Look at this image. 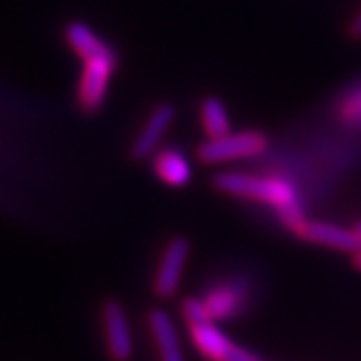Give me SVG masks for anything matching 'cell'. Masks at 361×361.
<instances>
[{
	"instance_id": "cell-11",
	"label": "cell",
	"mask_w": 361,
	"mask_h": 361,
	"mask_svg": "<svg viewBox=\"0 0 361 361\" xmlns=\"http://www.w3.org/2000/svg\"><path fill=\"white\" fill-rule=\"evenodd\" d=\"M155 171L159 179L171 187H185L193 177L189 159L177 149H165L155 159Z\"/></svg>"
},
{
	"instance_id": "cell-7",
	"label": "cell",
	"mask_w": 361,
	"mask_h": 361,
	"mask_svg": "<svg viewBox=\"0 0 361 361\" xmlns=\"http://www.w3.org/2000/svg\"><path fill=\"white\" fill-rule=\"evenodd\" d=\"M103 325L106 349L115 361H129L135 351L127 311L116 301H106L103 307Z\"/></svg>"
},
{
	"instance_id": "cell-16",
	"label": "cell",
	"mask_w": 361,
	"mask_h": 361,
	"mask_svg": "<svg viewBox=\"0 0 361 361\" xmlns=\"http://www.w3.org/2000/svg\"><path fill=\"white\" fill-rule=\"evenodd\" d=\"M351 35H353L355 39H361V11L357 13V16L353 18V23H351Z\"/></svg>"
},
{
	"instance_id": "cell-8",
	"label": "cell",
	"mask_w": 361,
	"mask_h": 361,
	"mask_svg": "<svg viewBox=\"0 0 361 361\" xmlns=\"http://www.w3.org/2000/svg\"><path fill=\"white\" fill-rule=\"evenodd\" d=\"M175 115H177L175 104L161 103L157 106L155 111L149 115L145 127L139 133V137L135 139L133 147H130V153H133L135 159H147V157H151L155 153L159 142H161L163 135H165V130L173 125Z\"/></svg>"
},
{
	"instance_id": "cell-17",
	"label": "cell",
	"mask_w": 361,
	"mask_h": 361,
	"mask_svg": "<svg viewBox=\"0 0 361 361\" xmlns=\"http://www.w3.org/2000/svg\"><path fill=\"white\" fill-rule=\"evenodd\" d=\"M355 265H357V267L361 269V253H357V255H355Z\"/></svg>"
},
{
	"instance_id": "cell-1",
	"label": "cell",
	"mask_w": 361,
	"mask_h": 361,
	"mask_svg": "<svg viewBox=\"0 0 361 361\" xmlns=\"http://www.w3.org/2000/svg\"><path fill=\"white\" fill-rule=\"evenodd\" d=\"M215 187L227 195L247 197L273 207L291 231H299L305 223L303 205L297 189L281 177H261L247 173H219Z\"/></svg>"
},
{
	"instance_id": "cell-6",
	"label": "cell",
	"mask_w": 361,
	"mask_h": 361,
	"mask_svg": "<svg viewBox=\"0 0 361 361\" xmlns=\"http://www.w3.org/2000/svg\"><path fill=\"white\" fill-rule=\"evenodd\" d=\"M297 235H301L303 239H307L315 245L329 247V249L345 251L353 255L361 253V233L357 227L349 229V227H341L327 221H305Z\"/></svg>"
},
{
	"instance_id": "cell-10",
	"label": "cell",
	"mask_w": 361,
	"mask_h": 361,
	"mask_svg": "<svg viewBox=\"0 0 361 361\" xmlns=\"http://www.w3.org/2000/svg\"><path fill=\"white\" fill-rule=\"evenodd\" d=\"M149 327L157 343L159 361H185L183 348H180V336L177 325L167 311L155 310L149 315Z\"/></svg>"
},
{
	"instance_id": "cell-9",
	"label": "cell",
	"mask_w": 361,
	"mask_h": 361,
	"mask_svg": "<svg viewBox=\"0 0 361 361\" xmlns=\"http://www.w3.org/2000/svg\"><path fill=\"white\" fill-rule=\"evenodd\" d=\"M245 289L241 285L233 283H215L211 289H207L203 295L207 311L213 322L233 319L237 317L245 307Z\"/></svg>"
},
{
	"instance_id": "cell-3",
	"label": "cell",
	"mask_w": 361,
	"mask_h": 361,
	"mask_svg": "<svg viewBox=\"0 0 361 361\" xmlns=\"http://www.w3.org/2000/svg\"><path fill=\"white\" fill-rule=\"evenodd\" d=\"M82 63L85 66H82V75L78 82V103L87 113H92V111H99L106 99L109 82L115 73L116 56L111 49Z\"/></svg>"
},
{
	"instance_id": "cell-15",
	"label": "cell",
	"mask_w": 361,
	"mask_h": 361,
	"mask_svg": "<svg viewBox=\"0 0 361 361\" xmlns=\"http://www.w3.org/2000/svg\"><path fill=\"white\" fill-rule=\"evenodd\" d=\"M341 116L353 123V125H361V87L351 90L348 97L341 103Z\"/></svg>"
},
{
	"instance_id": "cell-12",
	"label": "cell",
	"mask_w": 361,
	"mask_h": 361,
	"mask_svg": "<svg viewBox=\"0 0 361 361\" xmlns=\"http://www.w3.org/2000/svg\"><path fill=\"white\" fill-rule=\"evenodd\" d=\"M65 39L66 42H68V47L77 52L82 61L111 51V47H109L92 28H89L87 25H82V23H71V25L66 26Z\"/></svg>"
},
{
	"instance_id": "cell-14",
	"label": "cell",
	"mask_w": 361,
	"mask_h": 361,
	"mask_svg": "<svg viewBox=\"0 0 361 361\" xmlns=\"http://www.w3.org/2000/svg\"><path fill=\"white\" fill-rule=\"evenodd\" d=\"M180 311H183L185 322L189 323V327L199 325V323L213 322L211 315H209V311H207L203 297H189V299H185L183 305H180Z\"/></svg>"
},
{
	"instance_id": "cell-13",
	"label": "cell",
	"mask_w": 361,
	"mask_h": 361,
	"mask_svg": "<svg viewBox=\"0 0 361 361\" xmlns=\"http://www.w3.org/2000/svg\"><path fill=\"white\" fill-rule=\"evenodd\" d=\"M201 121H203V129L209 135V139H217V137L231 133L229 115H227V109L219 97H207L203 101Z\"/></svg>"
},
{
	"instance_id": "cell-4",
	"label": "cell",
	"mask_w": 361,
	"mask_h": 361,
	"mask_svg": "<svg viewBox=\"0 0 361 361\" xmlns=\"http://www.w3.org/2000/svg\"><path fill=\"white\" fill-rule=\"evenodd\" d=\"M195 349L209 361H263L237 341H233L215 322H205L191 327Z\"/></svg>"
},
{
	"instance_id": "cell-18",
	"label": "cell",
	"mask_w": 361,
	"mask_h": 361,
	"mask_svg": "<svg viewBox=\"0 0 361 361\" xmlns=\"http://www.w3.org/2000/svg\"><path fill=\"white\" fill-rule=\"evenodd\" d=\"M357 229H360V233H361V223H360V225H357Z\"/></svg>"
},
{
	"instance_id": "cell-2",
	"label": "cell",
	"mask_w": 361,
	"mask_h": 361,
	"mask_svg": "<svg viewBox=\"0 0 361 361\" xmlns=\"http://www.w3.org/2000/svg\"><path fill=\"white\" fill-rule=\"evenodd\" d=\"M267 149V137L259 130H237L217 139H207L199 145L197 155L203 163H227L237 159H249Z\"/></svg>"
},
{
	"instance_id": "cell-5",
	"label": "cell",
	"mask_w": 361,
	"mask_h": 361,
	"mask_svg": "<svg viewBox=\"0 0 361 361\" xmlns=\"http://www.w3.org/2000/svg\"><path fill=\"white\" fill-rule=\"evenodd\" d=\"M191 245L187 239L175 237L165 247L155 273V291L159 297H173L179 291L183 273L187 269Z\"/></svg>"
}]
</instances>
